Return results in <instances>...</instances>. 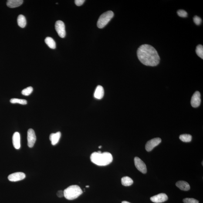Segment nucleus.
Listing matches in <instances>:
<instances>
[{
  "label": "nucleus",
  "mask_w": 203,
  "mask_h": 203,
  "mask_svg": "<svg viewBox=\"0 0 203 203\" xmlns=\"http://www.w3.org/2000/svg\"><path fill=\"white\" fill-rule=\"evenodd\" d=\"M138 58L143 64L147 66H155L160 62V57L156 50L151 45L145 44L139 48Z\"/></svg>",
  "instance_id": "f257e3e1"
},
{
  "label": "nucleus",
  "mask_w": 203,
  "mask_h": 203,
  "mask_svg": "<svg viewBox=\"0 0 203 203\" xmlns=\"http://www.w3.org/2000/svg\"><path fill=\"white\" fill-rule=\"evenodd\" d=\"M91 161L94 164L99 166H106L113 161V156L108 152L102 153L100 151L94 152L90 156Z\"/></svg>",
  "instance_id": "f03ea898"
},
{
  "label": "nucleus",
  "mask_w": 203,
  "mask_h": 203,
  "mask_svg": "<svg viewBox=\"0 0 203 203\" xmlns=\"http://www.w3.org/2000/svg\"><path fill=\"white\" fill-rule=\"evenodd\" d=\"M83 191L77 185L70 186L64 191L65 198L69 200L76 199L81 195Z\"/></svg>",
  "instance_id": "7ed1b4c3"
},
{
  "label": "nucleus",
  "mask_w": 203,
  "mask_h": 203,
  "mask_svg": "<svg viewBox=\"0 0 203 203\" xmlns=\"http://www.w3.org/2000/svg\"><path fill=\"white\" fill-rule=\"evenodd\" d=\"M113 11H109L103 13L99 17L97 22V26L99 28H103L110 22L114 16Z\"/></svg>",
  "instance_id": "20e7f679"
},
{
  "label": "nucleus",
  "mask_w": 203,
  "mask_h": 203,
  "mask_svg": "<svg viewBox=\"0 0 203 203\" xmlns=\"http://www.w3.org/2000/svg\"><path fill=\"white\" fill-rule=\"evenodd\" d=\"M55 28L59 36L61 38H64L66 32L64 23L61 21H57L55 24Z\"/></svg>",
  "instance_id": "39448f33"
},
{
  "label": "nucleus",
  "mask_w": 203,
  "mask_h": 203,
  "mask_svg": "<svg viewBox=\"0 0 203 203\" xmlns=\"http://www.w3.org/2000/svg\"><path fill=\"white\" fill-rule=\"evenodd\" d=\"M161 142V139L160 138H155L151 139L147 141L146 144L145 148L147 152L151 151L155 147L159 144Z\"/></svg>",
  "instance_id": "423d86ee"
},
{
  "label": "nucleus",
  "mask_w": 203,
  "mask_h": 203,
  "mask_svg": "<svg viewBox=\"0 0 203 203\" xmlns=\"http://www.w3.org/2000/svg\"><path fill=\"white\" fill-rule=\"evenodd\" d=\"M134 163L138 170L143 174L147 172V167L145 164L139 158L136 157L134 158Z\"/></svg>",
  "instance_id": "0eeeda50"
},
{
  "label": "nucleus",
  "mask_w": 203,
  "mask_h": 203,
  "mask_svg": "<svg viewBox=\"0 0 203 203\" xmlns=\"http://www.w3.org/2000/svg\"><path fill=\"white\" fill-rule=\"evenodd\" d=\"M28 145L32 148L34 147L36 140V136L33 129H29L27 133Z\"/></svg>",
  "instance_id": "6e6552de"
},
{
  "label": "nucleus",
  "mask_w": 203,
  "mask_h": 203,
  "mask_svg": "<svg viewBox=\"0 0 203 203\" xmlns=\"http://www.w3.org/2000/svg\"><path fill=\"white\" fill-rule=\"evenodd\" d=\"M26 177L24 173L22 172H18L13 173L10 174L8 177V179L10 181L16 182L23 180Z\"/></svg>",
  "instance_id": "1a4fd4ad"
},
{
  "label": "nucleus",
  "mask_w": 203,
  "mask_h": 203,
  "mask_svg": "<svg viewBox=\"0 0 203 203\" xmlns=\"http://www.w3.org/2000/svg\"><path fill=\"white\" fill-rule=\"evenodd\" d=\"M201 103V94L198 91L196 92L191 97V106L194 108L199 106Z\"/></svg>",
  "instance_id": "9d476101"
},
{
  "label": "nucleus",
  "mask_w": 203,
  "mask_h": 203,
  "mask_svg": "<svg viewBox=\"0 0 203 203\" xmlns=\"http://www.w3.org/2000/svg\"><path fill=\"white\" fill-rule=\"evenodd\" d=\"M168 199V196L165 193H160L150 198V199L152 202L156 203L164 202Z\"/></svg>",
  "instance_id": "9b49d317"
},
{
  "label": "nucleus",
  "mask_w": 203,
  "mask_h": 203,
  "mask_svg": "<svg viewBox=\"0 0 203 203\" xmlns=\"http://www.w3.org/2000/svg\"><path fill=\"white\" fill-rule=\"evenodd\" d=\"M104 95V89L103 86H98L96 87L94 93V97L95 99L100 100L103 98Z\"/></svg>",
  "instance_id": "f8f14e48"
},
{
  "label": "nucleus",
  "mask_w": 203,
  "mask_h": 203,
  "mask_svg": "<svg viewBox=\"0 0 203 203\" xmlns=\"http://www.w3.org/2000/svg\"><path fill=\"white\" fill-rule=\"evenodd\" d=\"M12 143L14 147L17 150H18L21 147L20 134L18 132H15L12 136Z\"/></svg>",
  "instance_id": "ddd939ff"
},
{
  "label": "nucleus",
  "mask_w": 203,
  "mask_h": 203,
  "mask_svg": "<svg viewBox=\"0 0 203 203\" xmlns=\"http://www.w3.org/2000/svg\"><path fill=\"white\" fill-rule=\"evenodd\" d=\"M61 137V133L58 132L55 133L51 134L49 136V139L52 145H55L59 142Z\"/></svg>",
  "instance_id": "4468645a"
},
{
  "label": "nucleus",
  "mask_w": 203,
  "mask_h": 203,
  "mask_svg": "<svg viewBox=\"0 0 203 203\" xmlns=\"http://www.w3.org/2000/svg\"><path fill=\"white\" fill-rule=\"evenodd\" d=\"M23 2L22 0H8L7 2V5L9 8H16L22 5Z\"/></svg>",
  "instance_id": "2eb2a0df"
},
{
  "label": "nucleus",
  "mask_w": 203,
  "mask_h": 203,
  "mask_svg": "<svg viewBox=\"0 0 203 203\" xmlns=\"http://www.w3.org/2000/svg\"><path fill=\"white\" fill-rule=\"evenodd\" d=\"M176 185L180 189L184 191H188L190 188L189 184L185 181H180L177 182Z\"/></svg>",
  "instance_id": "dca6fc26"
},
{
  "label": "nucleus",
  "mask_w": 203,
  "mask_h": 203,
  "mask_svg": "<svg viewBox=\"0 0 203 203\" xmlns=\"http://www.w3.org/2000/svg\"><path fill=\"white\" fill-rule=\"evenodd\" d=\"M18 26L22 28H25L26 25V18L23 15H18Z\"/></svg>",
  "instance_id": "f3484780"
},
{
  "label": "nucleus",
  "mask_w": 203,
  "mask_h": 203,
  "mask_svg": "<svg viewBox=\"0 0 203 203\" xmlns=\"http://www.w3.org/2000/svg\"><path fill=\"white\" fill-rule=\"evenodd\" d=\"M45 42L51 49H55L56 48V43L52 38L47 37L45 39Z\"/></svg>",
  "instance_id": "a211bd4d"
},
{
  "label": "nucleus",
  "mask_w": 203,
  "mask_h": 203,
  "mask_svg": "<svg viewBox=\"0 0 203 203\" xmlns=\"http://www.w3.org/2000/svg\"><path fill=\"white\" fill-rule=\"evenodd\" d=\"M122 184L125 186H129L132 185L133 183V180L128 177H125L121 179Z\"/></svg>",
  "instance_id": "6ab92c4d"
},
{
  "label": "nucleus",
  "mask_w": 203,
  "mask_h": 203,
  "mask_svg": "<svg viewBox=\"0 0 203 203\" xmlns=\"http://www.w3.org/2000/svg\"><path fill=\"white\" fill-rule=\"evenodd\" d=\"M192 138V136L190 134H182L180 136V140L184 142H189L191 141Z\"/></svg>",
  "instance_id": "aec40b11"
},
{
  "label": "nucleus",
  "mask_w": 203,
  "mask_h": 203,
  "mask_svg": "<svg viewBox=\"0 0 203 203\" xmlns=\"http://www.w3.org/2000/svg\"><path fill=\"white\" fill-rule=\"evenodd\" d=\"M196 53L198 56L201 59H203V46L201 45H198L196 50Z\"/></svg>",
  "instance_id": "412c9836"
},
{
  "label": "nucleus",
  "mask_w": 203,
  "mask_h": 203,
  "mask_svg": "<svg viewBox=\"0 0 203 203\" xmlns=\"http://www.w3.org/2000/svg\"><path fill=\"white\" fill-rule=\"evenodd\" d=\"M10 103H19L22 105H26L27 103V101L25 99L12 98L10 100Z\"/></svg>",
  "instance_id": "4be33fe9"
},
{
  "label": "nucleus",
  "mask_w": 203,
  "mask_h": 203,
  "mask_svg": "<svg viewBox=\"0 0 203 203\" xmlns=\"http://www.w3.org/2000/svg\"><path fill=\"white\" fill-rule=\"evenodd\" d=\"M33 90V88L32 86H29L23 89L22 91V93L23 95H25V96H29L32 93Z\"/></svg>",
  "instance_id": "5701e85b"
},
{
  "label": "nucleus",
  "mask_w": 203,
  "mask_h": 203,
  "mask_svg": "<svg viewBox=\"0 0 203 203\" xmlns=\"http://www.w3.org/2000/svg\"><path fill=\"white\" fill-rule=\"evenodd\" d=\"M183 202L184 203H199L198 200L194 198H186L183 200Z\"/></svg>",
  "instance_id": "b1692460"
},
{
  "label": "nucleus",
  "mask_w": 203,
  "mask_h": 203,
  "mask_svg": "<svg viewBox=\"0 0 203 203\" xmlns=\"http://www.w3.org/2000/svg\"><path fill=\"white\" fill-rule=\"evenodd\" d=\"M177 15L182 18H186L187 16V13L186 11L184 10H179L177 11Z\"/></svg>",
  "instance_id": "393cba45"
},
{
  "label": "nucleus",
  "mask_w": 203,
  "mask_h": 203,
  "mask_svg": "<svg viewBox=\"0 0 203 203\" xmlns=\"http://www.w3.org/2000/svg\"><path fill=\"white\" fill-rule=\"evenodd\" d=\"M193 21L194 23L197 25H200L202 22L201 18L196 15L194 17Z\"/></svg>",
  "instance_id": "a878e982"
},
{
  "label": "nucleus",
  "mask_w": 203,
  "mask_h": 203,
  "mask_svg": "<svg viewBox=\"0 0 203 203\" xmlns=\"http://www.w3.org/2000/svg\"><path fill=\"white\" fill-rule=\"evenodd\" d=\"M84 0H75V4L78 6H80L84 2Z\"/></svg>",
  "instance_id": "bb28decb"
},
{
  "label": "nucleus",
  "mask_w": 203,
  "mask_h": 203,
  "mask_svg": "<svg viewBox=\"0 0 203 203\" xmlns=\"http://www.w3.org/2000/svg\"><path fill=\"white\" fill-rule=\"evenodd\" d=\"M57 196L59 198H62V197L64 196V191L62 190H59L56 193Z\"/></svg>",
  "instance_id": "cd10ccee"
},
{
  "label": "nucleus",
  "mask_w": 203,
  "mask_h": 203,
  "mask_svg": "<svg viewBox=\"0 0 203 203\" xmlns=\"http://www.w3.org/2000/svg\"><path fill=\"white\" fill-rule=\"evenodd\" d=\"M122 203H130V202H128L126 201H124L122 202Z\"/></svg>",
  "instance_id": "c85d7f7f"
},
{
  "label": "nucleus",
  "mask_w": 203,
  "mask_h": 203,
  "mask_svg": "<svg viewBox=\"0 0 203 203\" xmlns=\"http://www.w3.org/2000/svg\"><path fill=\"white\" fill-rule=\"evenodd\" d=\"M102 147L101 146H99V148L100 149L101 148H102Z\"/></svg>",
  "instance_id": "c756f323"
},
{
  "label": "nucleus",
  "mask_w": 203,
  "mask_h": 203,
  "mask_svg": "<svg viewBox=\"0 0 203 203\" xmlns=\"http://www.w3.org/2000/svg\"><path fill=\"white\" fill-rule=\"evenodd\" d=\"M89 187H90V186H89L87 185V186H86V188H89Z\"/></svg>",
  "instance_id": "7c9ffc66"
}]
</instances>
